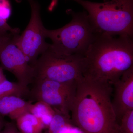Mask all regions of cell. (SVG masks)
Segmentation results:
<instances>
[{
	"mask_svg": "<svg viewBox=\"0 0 133 133\" xmlns=\"http://www.w3.org/2000/svg\"><path fill=\"white\" fill-rule=\"evenodd\" d=\"M113 86L83 76L77 82L71 121L82 133H120L112 103Z\"/></svg>",
	"mask_w": 133,
	"mask_h": 133,
	"instance_id": "6da1fadb",
	"label": "cell"
},
{
	"mask_svg": "<svg viewBox=\"0 0 133 133\" xmlns=\"http://www.w3.org/2000/svg\"><path fill=\"white\" fill-rule=\"evenodd\" d=\"M132 66L133 37L97 33L82 58V74L113 86Z\"/></svg>",
	"mask_w": 133,
	"mask_h": 133,
	"instance_id": "7a4b0ae2",
	"label": "cell"
},
{
	"mask_svg": "<svg viewBox=\"0 0 133 133\" xmlns=\"http://www.w3.org/2000/svg\"><path fill=\"white\" fill-rule=\"evenodd\" d=\"M72 1L85 9L97 33L133 37V0Z\"/></svg>",
	"mask_w": 133,
	"mask_h": 133,
	"instance_id": "3957f363",
	"label": "cell"
},
{
	"mask_svg": "<svg viewBox=\"0 0 133 133\" xmlns=\"http://www.w3.org/2000/svg\"><path fill=\"white\" fill-rule=\"evenodd\" d=\"M66 12L71 16V21L57 29L44 28V35L52 41L50 47L55 51L83 57L97 33L85 11L75 12L69 9Z\"/></svg>",
	"mask_w": 133,
	"mask_h": 133,
	"instance_id": "277c9868",
	"label": "cell"
},
{
	"mask_svg": "<svg viewBox=\"0 0 133 133\" xmlns=\"http://www.w3.org/2000/svg\"><path fill=\"white\" fill-rule=\"evenodd\" d=\"M83 57L62 54L50 47L38 57L33 66L35 79L68 83L83 77Z\"/></svg>",
	"mask_w": 133,
	"mask_h": 133,
	"instance_id": "5b68a950",
	"label": "cell"
},
{
	"mask_svg": "<svg viewBox=\"0 0 133 133\" xmlns=\"http://www.w3.org/2000/svg\"><path fill=\"white\" fill-rule=\"evenodd\" d=\"M77 81L61 83L47 79H35L29 96L36 101H43L66 116L76 96Z\"/></svg>",
	"mask_w": 133,
	"mask_h": 133,
	"instance_id": "8992f818",
	"label": "cell"
},
{
	"mask_svg": "<svg viewBox=\"0 0 133 133\" xmlns=\"http://www.w3.org/2000/svg\"><path fill=\"white\" fill-rule=\"evenodd\" d=\"M31 9L28 24L16 39V44L25 56L29 64L34 66L38 57L50 45L45 41L44 27L41 16V6L36 0H28Z\"/></svg>",
	"mask_w": 133,
	"mask_h": 133,
	"instance_id": "52a82bcc",
	"label": "cell"
},
{
	"mask_svg": "<svg viewBox=\"0 0 133 133\" xmlns=\"http://www.w3.org/2000/svg\"><path fill=\"white\" fill-rule=\"evenodd\" d=\"M19 35L14 36L0 45V63L3 69L14 74L17 82L28 87L35 79L34 69L16 44V39Z\"/></svg>",
	"mask_w": 133,
	"mask_h": 133,
	"instance_id": "ba28073f",
	"label": "cell"
},
{
	"mask_svg": "<svg viewBox=\"0 0 133 133\" xmlns=\"http://www.w3.org/2000/svg\"><path fill=\"white\" fill-rule=\"evenodd\" d=\"M112 103L119 124L124 114L133 110V66L113 85Z\"/></svg>",
	"mask_w": 133,
	"mask_h": 133,
	"instance_id": "9c48e42d",
	"label": "cell"
},
{
	"mask_svg": "<svg viewBox=\"0 0 133 133\" xmlns=\"http://www.w3.org/2000/svg\"><path fill=\"white\" fill-rule=\"evenodd\" d=\"M31 104L23 98L14 95H9L0 98V116H8L16 120L24 114L29 112Z\"/></svg>",
	"mask_w": 133,
	"mask_h": 133,
	"instance_id": "30bf717a",
	"label": "cell"
},
{
	"mask_svg": "<svg viewBox=\"0 0 133 133\" xmlns=\"http://www.w3.org/2000/svg\"><path fill=\"white\" fill-rule=\"evenodd\" d=\"M19 133H43V126L36 117L27 112L16 120Z\"/></svg>",
	"mask_w": 133,
	"mask_h": 133,
	"instance_id": "8fae6325",
	"label": "cell"
},
{
	"mask_svg": "<svg viewBox=\"0 0 133 133\" xmlns=\"http://www.w3.org/2000/svg\"><path fill=\"white\" fill-rule=\"evenodd\" d=\"M29 112L41 121L44 129L48 128L55 113L51 107L43 101H36L31 104Z\"/></svg>",
	"mask_w": 133,
	"mask_h": 133,
	"instance_id": "7c38bea8",
	"label": "cell"
},
{
	"mask_svg": "<svg viewBox=\"0 0 133 133\" xmlns=\"http://www.w3.org/2000/svg\"><path fill=\"white\" fill-rule=\"evenodd\" d=\"M30 90L28 87L22 85L17 82L6 79L0 83V98L9 95H14L22 98L29 97Z\"/></svg>",
	"mask_w": 133,
	"mask_h": 133,
	"instance_id": "4fadbf2b",
	"label": "cell"
},
{
	"mask_svg": "<svg viewBox=\"0 0 133 133\" xmlns=\"http://www.w3.org/2000/svg\"><path fill=\"white\" fill-rule=\"evenodd\" d=\"M55 113L48 127V133H66L70 117L55 110Z\"/></svg>",
	"mask_w": 133,
	"mask_h": 133,
	"instance_id": "5bb4252c",
	"label": "cell"
},
{
	"mask_svg": "<svg viewBox=\"0 0 133 133\" xmlns=\"http://www.w3.org/2000/svg\"><path fill=\"white\" fill-rule=\"evenodd\" d=\"M120 133H133V110L126 113L119 122Z\"/></svg>",
	"mask_w": 133,
	"mask_h": 133,
	"instance_id": "9a60e30c",
	"label": "cell"
},
{
	"mask_svg": "<svg viewBox=\"0 0 133 133\" xmlns=\"http://www.w3.org/2000/svg\"><path fill=\"white\" fill-rule=\"evenodd\" d=\"M19 33L20 30L10 26L7 21L3 19L0 13V34L3 36H13L19 35Z\"/></svg>",
	"mask_w": 133,
	"mask_h": 133,
	"instance_id": "2e32d148",
	"label": "cell"
},
{
	"mask_svg": "<svg viewBox=\"0 0 133 133\" xmlns=\"http://www.w3.org/2000/svg\"><path fill=\"white\" fill-rule=\"evenodd\" d=\"M0 133H19V132L14 123L7 122Z\"/></svg>",
	"mask_w": 133,
	"mask_h": 133,
	"instance_id": "e0dca14e",
	"label": "cell"
},
{
	"mask_svg": "<svg viewBox=\"0 0 133 133\" xmlns=\"http://www.w3.org/2000/svg\"><path fill=\"white\" fill-rule=\"evenodd\" d=\"M58 0H52L50 3L49 6L48 7V9L50 11H52L56 6L57 4V3L58 2Z\"/></svg>",
	"mask_w": 133,
	"mask_h": 133,
	"instance_id": "ac0fdd59",
	"label": "cell"
},
{
	"mask_svg": "<svg viewBox=\"0 0 133 133\" xmlns=\"http://www.w3.org/2000/svg\"><path fill=\"white\" fill-rule=\"evenodd\" d=\"M14 36H3L0 34V45L8 39L13 37Z\"/></svg>",
	"mask_w": 133,
	"mask_h": 133,
	"instance_id": "d6986e66",
	"label": "cell"
},
{
	"mask_svg": "<svg viewBox=\"0 0 133 133\" xmlns=\"http://www.w3.org/2000/svg\"><path fill=\"white\" fill-rule=\"evenodd\" d=\"M6 79L5 74L3 73L2 68L0 66V83H2Z\"/></svg>",
	"mask_w": 133,
	"mask_h": 133,
	"instance_id": "ffe728a7",
	"label": "cell"
},
{
	"mask_svg": "<svg viewBox=\"0 0 133 133\" xmlns=\"http://www.w3.org/2000/svg\"><path fill=\"white\" fill-rule=\"evenodd\" d=\"M6 122L4 121L3 117L0 116V133L5 126Z\"/></svg>",
	"mask_w": 133,
	"mask_h": 133,
	"instance_id": "44dd1931",
	"label": "cell"
}]
</instances>
